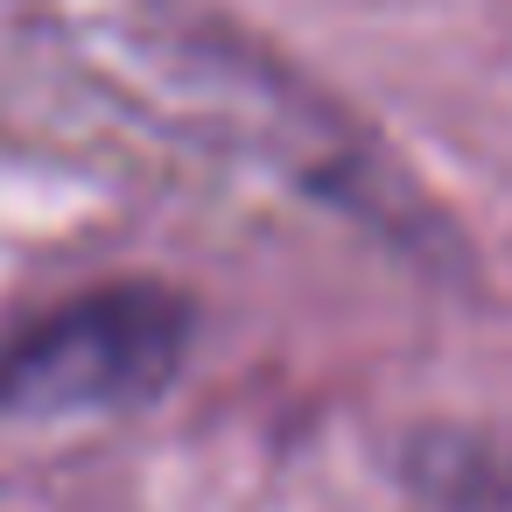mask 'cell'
I'll list each match as a JSON object with an SVG mask.
<instances>
[{"label": "cell", "mask_w": 512, "mask_h": 512, "mask_svg": "<svg viewBox=\"0 0 512 512\" xmlns=\"http://www.w3.org/2000/svg\"><path fill=\"white\" fill-rule=\"evenodd\" d=\"M190 302L162 281L92 288L0 344V407L8 414H85L155 400L190 351Z\"/></svg>", "instance_id": "6da1fadb"}]
</instances>
